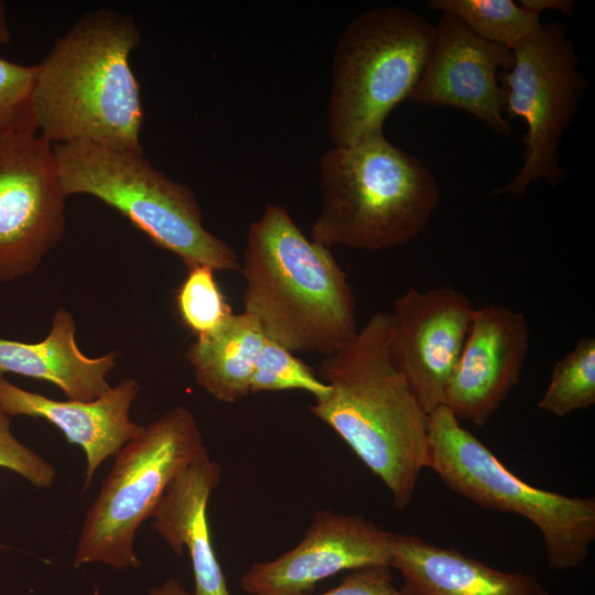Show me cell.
Masks as SVG:
<instances>
[{
	"instance_id": "obj_14",
	"label": "cell",
	"mask_w": 595,
	"mask_h": 595,
	"mask_svg": "<svg viewBox=\"0 0 595 595\" xmlns=\"http://www.w3.org/2000/svg\"><path fill=\"white\" fill-rule=\"evenodd\" d=\"M529 345L523 313L498 304L476 307L443 405L459 420L487 423L518 385Z\"/></svg>"
},
{
	"instance_id": "obj_23",
	"label": "cell",
	"mask_w": 595,
	"mask_h": 595,
	"mask_svg": "<svg viewBox=\"0 0 595 595\" xmlns=\"http://www.w3.org/2000/svg\"><path fill=\"white\" fill-rule=\"evenodd\" d=\"M176 305L183 323L197 336L218 327L232 314L214 275L206 266H195L176 294Z\"/></svg>"
},
{
	"instance_id": "obj_15",
	"label": "cell",
	"mask_w": 595,
	"mask_h": 595,
	"mask_svg": "<svg viewBox=\"0 0 595 595\" xmlns=\"http://www.w3.org/2000/svg\"><path fill=\"white\" fill-rule=\"evenodd\" d=\"M139 388L136 379L126 378L93 401H58L21 389L0 376V409L10 416L44 419L61 430L68 443L79 445L87 461L85 493L100 464L142 431L143 426L129 416Z\"/></svg>"
},
{
	"instance_id": "obj_19",
	"label": "cell",
	"mask_w": 595,
	"mask_h": 595,
	"mask_svg": "<svg viewBox=\"0 0 595 595\" xmlns=\"http://www.w3.org/2000/svg\"><path fill=\"white\" fill-rule=\"evenodd\" d=\"M264 340L253 316L232 313L212 332L197 336L187 349L197 385L223 402L247 397Z\"/></svg>"
},
{
	"instance_id": "obj_21",
	"label": "cell",
	"mask_w": 595,
	"mask_h": 595,
	"mask_svg": "<svg viewBox=\"0 0 595 595\" xmlns=\"http://www.w3.org/2000/svg\"><path fill=\"white\" fill-rule=\"evenodd\" d=\"M595 404V338L583 337L556 361L550 382L538 407L555 416H564Z\"/></svg>"
},
{
	"instance_id": "obj_29",
	"label": "cell",
	"mask_w": 595,
	"mask_h": 595,
	"mask_svg": "<svg viewBox=\"0 0 595 595\" xmlns=\"http://www.w3.org/2000/svg\"><path fill=\"white\" fill-rule=\"evenodd\" d=\"M11 41V32L7 18V4L0 0V44H8Z\"/></svg>"
},
{
	"instance_id": "obj_8",
	"label": "cell",
	"mask_w": 595,
	"mask_h": 595,
	"mask_svg": "<svg viewBox=\"0 0 595 595\" xmlns=\"http://www.w3.org/2000/svg\"><path fill=\"white\" fill-rule=\"evenodd\" d=\"M204 446L193 413L181 405L130 440L115 456L85 516L75 565L139 567L141 562L133 547L137 530L153 517L169 484Z\"/></svg>"
},
{
	"instance_id": "obj_3",
	"label": "cell",
	"mask_w": 595,
	"mask_h": 595,
	"mask_svg": "<svg viewBox=\"0 0 595 595\" xmlns=\"http://www.w3.org/2000/svg\"><path fill=\"white\" fill-rule=\"evenodd\" d=\"M244 312L290 351L329 356L358 333L355 296L329 248L309 240L281 205L248 230Z\"/></svg>"
},
{
	"instance_id": "obj_20",
	"label": "cell",
	"mask_w": 595,
	"mask_h": 595,
	"mask_svg": "<svg viewBox=\"0 0 595 595\" xmlns=\"http://www.w3.org/2000/svg\"><path fill=\"white\" fill-rule=\"evenodd\" d=\"M426 6L457 18L477 36L510 50L541 24L539 15L513 0H430Z\"/></svg>"
},
{
	"instance_id": "obj_12",
	"label": "cell",
	"mask_w": 595,
	"mask_h": 595,
	"mask_svg": "<svg viewBox=\"0 0 595 595\" xmlns=\"http://www.w3.org/2000/svg\"><path fill=\"white\" fill-rule=\"evenodd\" d=\"M393 534L363 516L321 510L293 549L253 563L241 588L250 595H296L345 570L390 566Z\"/></svg>"
},
{
	"instance_id": "obj_17",
	"label": "cell",
	"mask_w": 595,
	"mask_h": 595,
	"mask_svg": "<svg viewBox=\"0 0 595 595\" xmlns=\"http://www.w3.org/2000/svg\"><path fill=\"white\" fill-rule=\"evenodd\" d=\"M390 566L403 595H549L532 574L496 570L414 534H393Z\"/></svg>"
},
{
	"instance_id": "obj_25",
	"label": "cell",
	"mask_w": 595,
	"mask_h": 595,
	"mask_svg": "<svg viewBox=\"0 0 595 595\" xmlns=\"http://www.w3.org/2000/svg\"><path fill=\"white\" fill-rule=\"evenodd\" d=\"M10 424V415L0 409V467L17 473L34 487H51L56 477L54 466L20 443Z\"/></svg>"
},
{
	"instance_id": "obj_4",
	"label": "cell",
	"mask_w": 595,
	"mask_h": 595,
	"mask_svg": "<svg viewBox=\"0 0 595 595\" xmlns=\"http://www.w3.org/2000/svg\"><path fill=\"white\" fill-rule=\"evenodd\" d=\"M320 187L311 240L327 248L383 250L408 244L424 230L441 199L425 164L389 142L383 131L326 151Z\"/></svg>"
},
{
	"instance_id": "obj_9",
	"label": "cell",
	"mask_w": 595,
	"mask_h": 595,
	"mask_svg": "<svg viewBox=\"0 0 595 595\" xmlns=\"http://www.w3.org/2000/svg\"><path fill=\"white\" fill-rule=\"evenodd\" d=\"M511 50L512 64L498 80L504 112L510 119H522L527 126L522 137L523 163L511 181L490 195L510 194L519 198L537 180L551 186L564 180L559 148L578 111L586 80L562 23H541Z\"/></svg>"
},
{
	"instance_id": "obj_26",
	"label": "cell",
	"mask_w": 595,
	"mask_h": 595,
	"mask_svg": "<svg viewBox=\"0 0 595 595\" xmlns=\"http://www.w3.org/2000/svg\"><path fill=\"white\" fill-rule=\"evenodd\" d=\"M296 595H313L300 593ZM317 595H403L392 583L391 566L370 565L350 570L342 583Z\"/></svg>"
},
{
	"instance_id": "obj_6",
	"label": "cell",
	"mask_w": 595,
	"mask_h": 595,
	"mask_svg": "<svg viewBox=\"0 0 595 595\" xmlns=\"http://www.w3.org/2000/svg\"><path fill=\"white\" fill-rule=\"evenodd\" d=\"M434 37L435 25L401 7L375 8L349 22L333 56L327 131L334 145L382 131L415 88Z\"/></svg>"
},
{
	"instance_id": "obj_10",
	"label": "cell",
	"mask_w": 595,
	"mask_h": 595,
	"mask_svg": "<svg viewBox=\"0 0 595 595\" xmlns=\"http://www.w3.org/2000/svg\"><path fill=\"white\" fill-rule=\"evenodd\" d=\"M51 142L34 126L0 133V282L33 272L65 234Z\"/></svg>"
},
{
	"instance_id": "obj_16",
	"label": "cell",
	"mask_w": 595,
	"mask_h": 595,
	"mask_svg": "<svg viewBox=\"0 0 595 595\" xmlns=\"http://www.w3.org/2000/svg\"><path fill=\"white\" fill-rule=\"evenodd\" d=\"M220 475L219 464L204 446L169 484L152 517V527L177 556L187 549L193 595H230L212 544L206 510Z\"/></svg>"
},
{
	"instance_id": "obj_5",
	"label": "cell",
	"mask_w": 595,
	"mask_h": 595,
	"mask_svg": "<svg viewBox=\"0 0 595 595\" xmlns=\"http://www.w3.org/2000/svg\"><path fill=\"white\" fill-rule=\"evenodd\" d=\"M65 196L91 195L123 215L187 269L240 271L235 250L209 232L193 191L154 169L143 152L89 141L53 145Z\"/></svg>"
},
{
	"instance_id": "obj_22",
	"label": "cell",
	"mask_w": 595,
	"mask_h": 595,
	"mask_svg": "<svg viewBox=\"0 0 595 595\" xmlns=\"http://www.w3.org/2000/svg\"><path fill=\"white\" fill-rule=\"evenodd\" d=\"M290 389L304 390L321 399L331 387L292 351L266 337L251 376L250 393Z\"/></svg>"
},
{
	"instance_id": "obj_11",
	"label": "cell",
	"mask_w": 595,
	"mask_h": 595,
	"mask_svg": "<svg viewBox=\"0 0 595 595\" xmlns=\"http://www.w3.org/2000/svg\"><path fill=\"white\" fill-rule=\"evenodd\" d=\"M475 310L450 285L423 292L410 288L393 301L391 355L428 415L443 404Z\"/></svg>"
},
{
	"instance_id": "obj_28",
	"label": "cell",
	"mask_w": 595,
	"mask_h": 595,
	"mask_svg": "<svg viewBox=\"0 0 595 595\" xmlns=\"http://www.w3.org/2000/svg\"><path fill=\"white\" fill-rule=\"evenodd\" d=\"M149 595H192L177 578H169L151 588Z\"/></svg>"
},
{
	"instance_id": "obj_18",
	"label": "cell",
	"mask_w": 595,
	"mask_h": 595,
	"mask_svg": "<svg viewBox=\"0 0 595 595\" xmlns=\"http://www.w3.org/2000/svg\"><path fill=\"white\" fill-rule=\"evenodd\" d=\"M73 315L61 307L54 314L47 336L37 343L0 339V376L13 372L45 380L58 387L68 400L93 401L111 387L108 372L119 351L91 358L76 343Z\"/></svg>"
},
{
	"instance_id": "obj_1",
	"label": "cell",
	"mask_w": 595,
	"mask_h": 595,
	"mask_svg": "<svg viewBox=\"0 0 595 595\" xmlns=\"http://www.w3.org/2000/svg\"><path fill=\"white\" fill-rule=\"evenodd\" d=\"M317 375L331 390L310 411L380 478L394 509L404 510L430 464L428 414L392 358L389 313L374 314L348 344L325 356Z\"/></svg>"
},
{
	"instance_id": "obj_7",
	"label": "cell",
	"mask_w": 595,
	"mask_h": 595,
	"mask_svg": "<svg viewBox=\"0 0 595 595\" xmlns=\"http://www.w3.org/2000/svg\"><path fill=\"white\" fill-rule=\"evenodd\" d=\"M431 468L474 504L515 513L541 532L549 567L580 566L595 540V499L534 487L511 473L445 405L428 415Z\"/></svg>"
},
{
	"instance_id": "obj_27",
	"label": "cell",
	"mask_w": 595,
	"mask_h": 595,
	"mask_svg": "<svg viewBox=\"0 0 595 595\" xmlns=\"http://www.w3.org/2000/svg\"><path fill=\"white\" fill-rule=\"evenodd\" d=\"M519 4L540 17L543 11L555 10L566 17L574 13L575 1L573 0H520Z\"/></svg>"
},
{
	"instance_id": "obj_13",
	"label": "cell",
	"mask_w": 595,
	"mask_h": 595,
	"mask_svg": "<svg viewBox=\"0 0 595 595\" xmlns=\"http://www.w3.org/2000/svg\"><path fill=\"white\" fill-rule=\"evenodd\" d=\"M512 50L488 42L457 18L442 13L423 73L409 99L430 107L470 113L493 131L508 136L498 71L509 69Z\"/></svg>"
},
{
	"instance_id": "obj_2",
	"label": "cell",
	"mask_w": 595,
	"mask_h": 595,
	"mask_svg": "<svg viewBox=\"0 0 595 595\" xmlns=\"http://www.w3.org/2000/svg\"><path fill=\"white\" fill-rule=\"evenodd\" d=\"M131 15L110 9L83 14L37 64L31 108L47 141H89L142 153L140 84L130 54L140 44Z\"/></svg>"
},
{
	"instance_id": "obj_24",
	"label": "cell",
	"mask_w": 595,
	"mask_h": 595,
	"mask_svg": "<svg viewBox=\"0 0 595 595\" xmlns=\"http://www.w3.org/2000/svg\"><path fill=\"white\" fill-rule=\"evenodd\" d=\"M36 65H21L0 57V133L34 126L31 99Z\"/></svg>"
}]
</instances>
